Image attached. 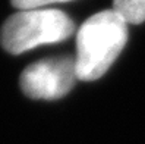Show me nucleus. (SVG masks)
I'll return each mask as SVG.
<instances>
[{"instance_id":"obj_4","label":"nucleus","mask_w":145,"mask_h":144,"mask_svg":"<svg viewBox=\"0 0 145 144\" xmlns=\"http://www.w3.org/2000/svg\"><path fill=\"white\" fill-rule=\"evenodd\" d=\"M113 9L127 24H141L145 21V0H114Z\"/></svg>"},{"instance_id":"obj_3","label":"nucleus","mask_w":145,"mask_h":144,"mask_svg":"<svg viewBox=\"0 0 145 144\" xmlns=\"http://www.w3.org/2000/svg\"><path fill=\"white\" fill-rule=\"evenodd\" d=\"M76 80L73 57H53L29 65L21 75V88L31 99L54 100L66 96Z\"/></svg>"},{"instance_id":"obj_5","label":"nucleus","mask_w":145,"mask_h":144,"mask_svg":"<svg viewBox=\"0 0 145 144\" xmlns=\"http://www.w3.org/2000/svg\"><path fill=\"white\" fill-rule=\"evenodd\" d=\"M63 2H71V0H12V5L21 11H29V9H41L46 5L63 3Z\"/></svg>"},{"instance_id":"obj_2","label":"nucleus","mask_w":145,"mask_h":144,"mask_svg":"<svg viewBox=\"0 0 145 144\" xmlns=\"http://www.w3.org/2000/svg\"><path fill=\"white\" fill-rule=\"evenodd\" d=\"M75 31L72 19L57 9H29L12 15L3 24L0 41L6 52L19 55L41 44L63 41Z\"/></svg>"},{"instance_id":"obj_1","label":"nucleus","mask_w":145,"mask_h":144,"mask_svg":"<svg viewBox=\"0 0 145 144\" xmlns=\"http://www.w3.org/2000/svg\"><path fill=\"white\" fill-rule=\"evenodd\" d=\"M127 41V22L114 9L103 11L85 21L76 36V75L94 81L108 71Z\"/></svg>"}]
</instances>
